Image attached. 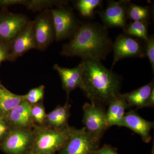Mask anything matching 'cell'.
<instances>
[{
  "mask_svg": "<svg viewBox=\"0 0 154 154\" xmlns=\"http://www.w3.org/2000/svg\"><path fill=\"white\" fill-rule=\"evenodd\" d=\"M149 23L141 21H134L127 24L123 29L124 34L140 39L145 42L148 39Z\"/></svg>",
  "mask_w": 154,
  "mask_h": 154,
  "instance_id": "cell-21",
  "label": "cell"
},
{
  "mask_svg": "<svg viewBox=\"0 0 154 154\" xmlns=\"http://www.w3.org/2000/svg\"><path fill=\"white\" fill-rule=\"evenodd\" d=\"M45 91V87L43 85L33 88L30 90L27 94L24 95L25 100L31 105L37 104L43 101Z\"/></svg>",
  "mask_w": 154,
  "mask_h": 154,
  "instance_id": "cell-25",
  "label": "cell"
},
{
  "mask_svg": "<svg viewBox=\"0 0 154 154\" xmlns=\"http://www.w3.org/2000/svg\"><path fill=\"white\" fill-rule=\"evenodd\" d=\"M51 10L55 30V41L71 39L81 25L72 9L66 6Z\"/></svg>",
  "mask_w": 154,
  "mask_h": 154,
  "instance_id": "cell-5",
  "label": "cell"
},
{
  "mask_svg": "<svg viewBox=\"0 0 154 154\" xmlns=\"http://www.w3.org/2000/svg\"><path fill=\"white\" fill-rule=\"evenodd\" d=\"M33 33L36 49L46 50L55 40V33L51 10L45 9L33 20Z\"/></svg>",
  "mask_w": 154,
  "mask_h": 154,
  "instance_id": "cell-9",
  "label": "cell"
},
{
  "mask_svg": "<svg viewBox=\"0 0 154 154\" xmlns=\"http://www.w3.org/2000/svg\"><path fill=\"white\" fill-rule=\"evenodd\" d=\"M113 45L107 28L99 23L87 22L81 24L74 36L63 45L60 54L101 61L111 52Z\"/></svg>",
  "mask_w": 154,
  "mask_h": 154,
  "instance_id": "cell-1",
  "label": "cell"
},
{
  "mask_svg": "<svg viewBox=\"0 0 154 154\" xmlns=\"http://www.w3.org/2000/svg\"><path fill=\"white\" fill-rule=\"evenodd\" d=\"M108 106L106 112V119L108 128L113 126L121 127L125 110L129 108L122 94H119L113 99Z\"/></svg>",
  "mask_w": 154,
  "mask_h": 154,
  "instance_id": "cell-17",
  "label": "cell"
},
{
  "mask_svg": "<svg viewBox=\"0 0 154 154\" xmlns=\"http://www.w3.org/2000/svg\"><path fill=\"white\" fill-rule=\"evenodd\" d=\"M74 129L69 125L62 129H55L35 125L30 154H55L65 145Z\"/></svg>",
  "mask_w": 154,
  "mask_h": 154,
  "instance_id": "cell-3",
  "label": "cell"
},
{
  "mask_svg": "<svg viewBox=\"0 0 154 154\" xmlns=\"http://www.w3.org/2000/svg\"><path fill=\"white\" fill-rule=\"evenodd\" d=\"M30 112L34 124L39 125H43L47 114L45 112L43 101L31 105Z\"/></svg>",
  "mask_w": 154,
  "mask_h": 154,
  "instance_id": "cell-24",
  "label": "cell"
},
{
  "mask_svg": "<svg viewBox=\"0 0 154 154\" xmlns=\"http://www.w3.org/2000/svg\"><path fill=\"white\" fill-rule=\"evenodd\" d=\"M83 123L88 133L100 140L108 129L105 107L94 103H86L83 106Z\"/></svg>",
  "mask_w": 154,
  "mask_h": 154,
  "instance_id": "cell-7",
  "label": "cell"
},
{
  "mask_svg": "<svg viewBox=\"0 0 154 154\" xmlns=\"http://www.w3.org/2000/svg\"><path fill=\"white\" fill-rule=\"evenodd\" d=\"M130 1H110L107 8L99 13L105 28H120L123 29L127 25L126 11Z\"/></svg>",
  "mask_w": 154,
  "mask_h": 154,
  "instance_id": "cell-11",
  "label": "cell"
},
{
  "mask_svg": "<svg viewBox=\"0 0 154 154\" xmlns=\"http://www.w3.org/2000/svg\"><path fill=\"white\" fill-rule=\"evenodd\" d=\"M154 126V122L146 120L135 110L125 113L121 125V127L128 128L139 135L144 142L147 143L151 140V131Z\"/></svg>",
  "mask_w": 154,
  "mask_h": 154,
  "instance_id": "cell-14",
  "label": "cell"
},
{
  "mask_svg": "<svg viewBox=\"0 0 154 154\" xmlns=\"http://www.w3.org/2000/svg\"><path fill=\"white\" fill-rule=\"evenodd\" d=\"M85 67V62L84 60L73 68L64 67L57 64L54 66L53 69L59 75L63 88L66 92L67 96L77 88L82 90L84 88L83 74Z\"/></svg>",
  "mask_w": 154,
  "mask_h": 154,
  "instance_id": "cell-12",
  "label": "cell"
},
{
  "mask_svg": "<svg viewBox=\"0 0 154 154\" xmlns=\"http://www.w3.org/2000/svg\"><path fill=\"white\" fill-rule=\"evenodd\" d=\"M154 89V81L129 93L122 94L129 107L136 109L145 107L151 93Z\"/></svg>",
  "mask_w": 154,
  "mask_h": 154,
  "instance_id": "cell-19",
  "label": "cell"
},
{
  "mask_svg": "<svg viewBox=\"0 0 154 154\" xmlns=\"http://www.w3.org/2000/svg\"><path fill=\"white\" fill-rule=\"evenodd\" d=\"M8 49L3 45L0 44V66L3 62L8 60Z\"/></svg>",
  "mask_w": 154,
  "mask_h": 154,
  "instance_id": "cell-29",
  "label": "cell"
},
{
  "mask_svg": "<svg viewBox=\"0 0 154 154\" xmlns=\"http://www.w3.org/2000/svg\"><path fill=\"white\" fill-rule=\"evenodd\" d=\"M112 67L120 60L126 58L145 57L144 45L139 39L125 34L119 35L113 45Z\"/></svg>",
  "mask_w": 154,
  "mask_h": 154,
  "instance_id": "cell-10",
  "label": "cell"
},
{
  "mask_svg": "<svg viewBox=\"0 0 154 154\" xmlns=\"http://www.w3.org/2000/svg\"><path fill=\"white\" fill-rule=\"evenodd\" d=\"M30 21L25 15L14 14L3 8L0 11V44L9 50L13 42Z\"/></svg>",
  "mask_w": 154,
  "mask_h": 154,
  "instance_id": "cell-4",
  "label": "cell"
},
{
  "mask_svg": "<svg viewBox=\"0 0 154 154\" xmlns=\"http://www.w3.org/2000/svg\"><path fill=\"white\" fill-rule=\"evenodd\" d=\"M128 19L134 21H141L149 23L151 13L149 8L138 5L130 2L126 11Z\"/></svg>",
  "mask_w": 154,
  "mask_h": 154,
  "instance_id": "cell-22",
  "label": "cell"
},
{
  "mask_svg": "<svg viewBox=\"0 0 154 154\" xmlns=\"http://www.w3.org/2000/svg\"><path fill=\"white\" fill-rule=\"evenodd\" d=\"M33 137V128H11L0 142V149L6 154H30Z\"/></svg>",
  "mask_w": 154,
  "mask_h": 154,
  "instance_id": "cell-6",
  "label": "cell"
},
{
  "mask_svg": "<svg viewBox=\"0 0 154 154\" xmlns=\"http://www.w3.org/2000/svg\"><path fill=\"white\" fill-rule=\"evenodd\" d=\"M102 3L101 0H79L76 1L75 5L83 17L91 18L94 15V10Z\"/></svg>",
  "mask_w": 154,
  "mask_h": 154,
  "instance_id": "cell-23",
  "label": "cell"
},
{
  "mask_svg": "<svg viewBox=\"0 0 154 154\" xmlns=\"http://www.w3.org/2000/svg\"><path fill=\"white\" fill-rule=\"evenodd\" d=\"M100 142L87 132L85 127L80 129L75 128L58 154H93L99 148Z\"/></svg>",
  "mask_w": 154,
  "mask_h": 154,
  "instance_id": "cell-8",
  "label": "cell"
},
{
  "mask_svg": "<svg viewBox=\"0 0 154 154\" xmlns=\"http://www.w3.org/2000/svg\"><path fill=\"white\" fill-rule=\"evenodd\" d=\"M144 50L146 56L148 59L151 65L153 72L154 71V38L153 36H149L148 39L145 42Z\"/></svg>",
  "mask_w": 154,
  "mask_h": 154,
  "instance_id": "cell-26",
  "label": "cell"
},
{
  "mask_svg": "<svg viewBox=\"0 0 154 154\" xmlns=\"http://www.w3.org/2000/svg\"><path fill=\"white\" fill-rule=\"evenodd\" d=\"M31 106L24 100L4 116L12 128H33L35 124L31 116Z\"/></svg>",
  "mask_w": 154,
  "mask_h": 154,
  "instance_id": "cell-15",
  "label": "cell"
},
{
  "mask_svg": "<svg viewBox=\"0 0 154 154\" xmlns=\"http://www.w3.org/2000/svg\"><path fill=\"white\" fill-rule=\"evenodd\" d=\"M24 100V95L14 94L0 82V116H5Z\"/></svg>",
  "mask_w": 154,
  "mask_h": 154,
  "instance_id": "cell-20",
  "label": "cell"
},
{
  "mask_svg": "<svg viewBox=\"0 0 154 154\" xmlns=\"http://www.w3.org/2000/svg\"><path fill=\"white\" fill-rule=\"evenodd\" d=\"M11 128L5 117L0 116V142L8 134Z\"/></svg>",
  "mask_w": 154,
  "mask_h": 154,
  "instance_id": "cell-27",
  "label": "cell"
},
{
  "mask_svg": "<svg viewBox=\"0 0 154 154\" xmlns=\"http://www.w3.org/2000/svg\"><path fill=\"white\" fill-rule=\"evenodd\" d=\"M69 96L64 105H58L54 110L46 114L43 125L55 128L62 129L69 126L68 120L70 116L71 105L69 103Z\"/></svg>",
  "mask_w": 154,
  "mask_h": 154,
  "instance_id": "cell-18",
  "label": "cell"
},
{
  "mask_svg": "<svg viewBox=\"0 0 154 154\" xmlns=\"http://www.w3.org/2000/svg\"><path fill=\"white\" fill-rule=\"evenodd\" d=\"M154 107V89L152 90L149 97L146 107Z\"/></svg>",
  "mask_w": 154,
  "mask_h": 154,
  "instance_id": "cell-30",
  "label": "cell"
},
{
  "mask_svg": "<svg viewBox=\"0 0 154 154\" xmlns=\"http://www.w3.org/2000/svg\"><path fill=\"white\" fill-rule=\"evenodd\" d=\"M33 28V20L30 21L26 28L13 42L9 48L8 60L15 61L30 50L36 49Z\"/></svg>",
  "mask_w": 154,
  "mask_h": 154,
  "instance_id": "cell-13",
  "label": "cell"
},
{
  "mask_svg": "<svg viewBox=\"0 0 154 154\" xmlns=\"http://www.w3.org/2000/svg\"><path fill=\"white\" fill-rule=\"evenodd\" d=\"M84 60L85 67L82 91L91 103L105 107L120 94V80L100 61Z\"/></svg>",
  "mask_w": 154,
  "mask_h": 154,
  "instance_id": "cell-2",
  "label": "cell"
},
{
  "mask_svg": "<svg viewBox=\"0 0 154 154\" xmlns=\"http://www.w3.org/2000/svg\"><path fill=\"white\" fill-rule=\"evenodd\" d=\"M93 154H119L117 149L110 145L104 144L102 147L96 150Z\"/></svg>",
  "mask_w": 154,
  "mask_h": 154,
  "instance_id": "cell-28",
  "label": "cell"
},
{
  "mask_svg": "<svg viewBox=\"0 0 154 154\" xmlns=\"http://www.w3.org/2000/svg\"><path fill=\"white\" fill-rule=\"evenodd\" d=\"M68 3V1L57 0H0V7L6 8L9 6L22 5L33 12H41L45 9L53 8V7L66 6Z\"/></svg>",
  "mask_w": 154,
  "mask_h": 154,
  "instance_id": "cell-16",
  "label": "cell"
},
{
  "mask_svg": "<svg viewBox=\"0 0 154 154\" xmlns=\"http://www.w3.org/2000/svg\"><path fill=\"white\" fill-rule=\"evenodd\" d=\"M154 145H153V146L152 149L151 154H154Z\"/></svg>",
  "mask_w": 154,
  "mask_h": 154,
  "instance_id": "cell-31",
  "label": "cell"
}]
</instances>
